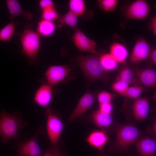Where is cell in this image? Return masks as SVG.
I'll list each match as a JSON object with an SVG mask.
<instances>
[{
	"instance_id": "obj_1",
	"label": "cell",
	"mask_w": 156,
	"mask_h": 156,
	"mask_svg": "<svg viewBox=\"0 0 156 156\" xmlns=\"http://www.w3.org/2000/svg\"><path fill=\"white\" fill-rule=\"evenodd\" d=\"M96 54L80 55L76 58L77 62L86 77L92 81L102 80L106 77V71L100 62V56Z\"/></svg>"
},
{
	"instance_id": "obj_2",
	"label": "cell",
	"mask_w": 156,
	"mask_h": 156,
	"mask_svg": "<svg viewBox=\"0 0 156 156\" xmlns=\"http://www.w3.org/2000/svg\"><path fill=\"white\" fill-rule=\"evenodd\" d=\"M22 52L28 60L29 64L36 65L39 61L38 54L40 46L39 35L31 29H26L21 37Z\"/></svg>"
},
{
	"instance_id": "obj_3",
	"label": "cell",
	"mask_w": 156,
	"mask_h": 156,
	"mask_svg": "<svg viewBox=\"0 0 156 156\" xmlns=\"http://www.w3.org/2000/svg\"><path fill=\"white\" fill-rule=\"evenodd\" d=\"M22 123L20 117L4 110L1 111L0 114V136L3 145L12 139H17L18 131Z\"/></svg>"
},
{
	"instance_id": "obj_4",
	"label": "cell",
	"mask_w": 156,
	"mask_h": 156,
	"mask_svg": "<svg viewBox=\"0 0 156 156\" xmlns=\"http://www.w3.org/2000/svg\"><path fill=\"white\" fill-rule=\"evenodd\" d=\"M140 134L139 130L134 125H127L122 126L117 131L116 144L120 148H126L135 142Z\"/></svg>"
},
{
	"instance_id": "obj_5",
	"label": "cell",
	"mask_w": 156,
	"mask_h": 156,
	"mask_svg": "<svg viewBox=\"0 0 156 156\" xmlns=\"http://www.w3.org/2000/svg\"><path fill=\"white\" fill-rule=\"evenodd\" d=\"M45 115L48 135L51 143L55 144L58 141L62 132L63 125L60 118L51 108L47 109Z\"/></svg>"
},
{
	"instance_id": "obj_6",
	"label": "cell",
	"mask_w": 156,
	"mask_h": 156,
	"mask_svg": "<svg viewBox=\"0 0 156 156\" xmlns=\"http://www.w3.org/2000/svg\"><path fill=\"white\" fill-rule=\"evenodd\" d=\"M150 11L149 5L146 1L136 0L128 6L125 15L129 19L142 20L147 18Z\"/></svg>"
},
{
	"instance_id": "obj_7",
	"label": "cell",
	"mask_w": 156,
	"mask_h": 156,
	"mask_svg": "<svg viewBox=\"0 0 156 156\" xmlns=\"http://www.w3.org/2000/svg\"><path fill=\"white\" fill-rule=\"evenodd\" d=\"M72 39L74 45L79 50L92 54H96V42L88 38L80 29H75Z\"/></svg>"
},
{
	"instance_id": "obj_8",
	"label": "cell",
	"mask_w": 156,
	"mask_h": 156,
	"mask_svg": "<svg viewBox=\"0 0 156 156\" xmlns=\"http://www.w3.org/2000/svg\"><path fill=\"white\" fill-rule=\"evenodd\" d=\"M151 49L150 45L143 37L136 41L130 57L131 63H136L146 59L149 56Z\"/></svg>"
},
{
	"instance_id": "obj_9",
	"label": "cell",
	"mask_w": 156,
	"mask_h": 156,
	"mask_svg": "<svg viewBox=\"0 0 156 156\" xmlns=\"http://www.w3.org/2000/svg\"><path fill=\"white\" fill-rule=\"evenodd\" d=\"M70 71L66 65H54L49 66L44 73L46 82L53 85L61 82Z\"/></svg>"
},
{
	"instance_id": "obj_10",
	"label": "cell",
	"mask_w": 156,
	"mask_h": 156,
	"mask_svg": "<svg viewBox=\"0 0 156 156\" xmlns=\"http://www.w3.org/2000/svg\"><path fill=\"white\" fill-rule=\"evenodd\" d=\"M40 132H38L31 138L20 144L16 156H40L41 150L37 140Z\"/></svg>"
},
{
	"instance_id": "obj_11",
	"label": "cell",
	"mask_w": 156,
	"mask_h": 156,
	"mask_svg": "<svg viewBox=\"0 0 156 156\" xmlns=\"http://www.w3.org/2000/svg\"><path fill=\"white\" fill-rule=\"evenodd\" d=\"M95 95L91 92H87L81 98L76 107L70 116L68 121H72L78 118L92 106L95 99Z\"/></svg>"
},
{
	"instance_id": "obj_12",
	"label": "cell",
	"mask_w": 156,
	"mask_h": 156,
	"mask_svg": "<svg viewBox=\"0 0 156 156\" xmlns=\"http://www.w3.org/2000/svg\"><path fill=\"white\" fill-rule=\"evenodd\" d=\"M52 86L47 82L42 83L34 95V101L37 105L44 108L48 106L52 98Z\"/></svg>"
},
{
	"instance_id": "obj_13",
	"label": "cell",
	"mask_w": 156,
	"mask_h": 156,
	"mask_svg": "<svg viewBox=\"0 0 156 156\" xmlns=\"http://www.w3.org/2000/svg\"><path fill=\"white\" fill-rule=\"evenodd\" d=\"M135 77L139 81L147 87L156 86V71L153 69L145 68L135 71Z\"/></svg>"
},
{
	"instance_id": "obj_14",
	"label": "cell",
	"mask_w": 156,
	"mask_h": 156,
	"mask_svg": "<svg viewBox=\"0 0 156 156\" xmlns=\"http://www.w3.org/2000/svg\"><path fill=\"white\" fill-rule=\"evenodd\" d=\"M149 99L147 97L135 99L133 105V111L136 119L142 120L147 117L149 112Z\"/></svg>"
},
{
	"instance_id": "obj_15",
	"label": "cell",
	"mask_w": 156,
	"mask_h": 156,
	"mask_svg": "<svg viewBox=\"0 0 156 156\" xmlns=\"http://www.w3.org/2000/svg\"><path fill=\"white\" fill-rule=\"evenodd\" d=\"M139 154L140 156H155L156 151V142L153 139L145 137L135 144Z\"/></svg>"
},
{
	"instance_id": "obj_16",
	"label": "cell",
	"mask_w": 156,
	"mask_h": 156,
	"mask_svg": "<svg viewBox=\"0 0 156 156\" xmlns=\"http://www.w3.org/2000/svg\"><path fill=\"white\" fill-rule=\"evenodd\" d=\"M6 4L11 20L16 16H22L29 20L33 18V15L29 11H25L18 2L16 0H7Z\"/></svg>"
},
{
	"instance_id": "obj_17",
	"label": "cell",
	"mask_w": 156,
	"mask_h": 156,
	"mask_svg": "<svg viewBox=\"0 0 156 156\" xmlns=\"http://www.w3.org/2000/svg\"><path fill=\"white\" fill-rule=\"evenodd\" d=\"M109 53L118 63L124 62L129 55L127 48L123 44L118 42H114L111 44Z\"/></svg>"
},
{
	"instance_id": "obj_18",
	"label": "cell",
	"mask_w": 156,
	"mask_h": 156,
	"mask_svg": "<svg viewBox=\"0 0 156 156\" xmlns=\"http://www.w3.org/2000/svg\"><path fill=\"white\" fill-rule=\"evenodd\" d=\"M107 140L108 137L104 132L95 131L89 134L86 139V141L91 146L101 150Z\"/></svg>"
},
{
	"instance_id": "obj_19",
	"label": "cell",
	"mask_w": 156,
	"mask_h": 156,
	"mask_svg": "<svg viewBox=\"0 0 156 156\" xmlns=\"http://www.w3.org/2000/svg\"><path fill=\"white\" fill-rule=\"evenodd\" d=\"M91 118L92 122L96 125L101 128L108 127L111 124L113 121L111 114L104 113L99 110L93 112Z\"/></svg>"
},
{
	"instance_id": "obj_20",
	"label": "cell",
	"mask_w": 156,
	"mask_h": 156,
	"mask_svg": "<svg viewBox=\"0 0 156 156\" xmlns=\"http://www.w3.org/2000/svg\"><path fill=\"white\" fill-rule=\"evenodd\" d=\"M55 28V25L53 21L42 19L38 23V33L44 36H50L54 32Z\"/></svg>"
},
{
	"instance_id": "obj_21",
	"label": "cell",
	"mask_w": 156,
	"mask_h": 156,
	"mask_svg": "<svg viewBox=\"0 0 156 156\" xmlns=\"http://www.w3.org/2000/svg\"><path fill=\"white\" fill-rule=\"evenodd\" d=\"M135 78V71L126 67L120 72L116 77L115 81H121L129 85L133 83Z\"/></svg>"
},
{
	"instance_id": "obj_22",
	"label": "cell",
	"mask_w": 156,
	"mask_h": 156,
	"mask_svg": "<svg viewBox=\"0 0 156 156\" xmlns=\"http://www.w3.org/2000/svg\"><path fill=\"white\" fill-rule=\"evenodd\" d=\"M99 59L102 67L106 71L114 70L118 67V63L109 53L102 55Z\"/></svg>"
},
{
	"instance_id": "obj_23",
	"label": "cell",
	"mask_w": 156,
	"mask_h": 156,
	"mask_svg": "<svg viewBox=\"0 0 156 156\" xmlns=\"http://www.w3.org/2000/svg\"><path fill=\"white\" fill-rule=\"evenodd\" d=\"M68 6L69 10L78 17L82 15L86 10L85 3L83 0H70Z\"/></svg>"
},
{
	"instance_id": "obj_24",
	"label": "cell",
	"mask_w": 156,
	"mask_h": 156,
	"mask_svg": "<svg viewBox=\"0 0 156 156\" xmlns=\"http://www.w3.org/2000/svg\"><path fill=\"white\" fill-rule=\"evenodd\" d=\"M144 87L140 86H129L122 96L136 99L145 90Z\"/></svg>"
},
{
	"instance_id": "obj_25",
	"label": "cell",
	"mask_w": 156,
	"mask_h": 156,
	"mask_svg": "<svg viewBox=\"0 0 156 156\" xmlns=\"http://www.w3.org/2000/svg\"><path fill=\"white\" fill-rule=\"evenodd\" d=\"M14 26L12 22L8 23L0 30V41H8L13 36Z\"/></svg>"
},
{
	"instance_id": "obj_26",
	"label": "cell",
	"mask_w": 156,
	"mask_h": 156,
	"mask_svg": "<svg viewBox=\"0 0 156 156\" xmlns=\"http://www.w3.org/2000/svg\"><path fill=\"white\" fill-rule=\"evenodd\" d=\"M78 21V16L69 10L60 19L61 24H64L73 28H75Z\"/></svg>"
},
{
	"instance_id": "obj_27",
	"label": "cell",
	"mask_w": 156,
	"mask_h": 156,
	"mask_svg": "<svg viewBox=\"0 0 156 156\" xmlns=\"http://www.w3.org/2000/svg\"><path fill=\"white\" fill-rule=\"evenodd\" d=\"M97 2L100 8L106 12L114 11L119 3L118 0H99Z\"/></svg>"
},
{
	"instance_id": "obj_28",
	"label": "cell",
	"mask_w": 156,
	"mask_h": 156,
	"mask_svg": "<svg viewBox=\"0 0 156 156\" xmlns=\"http://www.w3.org/2000/svg\"><path fill=\"white\" fill-rule=\"evenodd\" d=\"M116 95L105 91L101 92L97 95V99L99 104L111 103Z\"/></svg>"
},
{
	"instance_id": "obj_29",
	"label": "cell",
	"mask_w": 156,
	"mask_h": 156,
	"mask_svg": "<svg viewBox=\"0 0 156 156\" xmlns=\"http://www.w3.org/2000/svg\"><path fill=\"white\" fill-rule=\"evenodd\" d=\"M58 14L54 7L42 11V17L43 19L53 21L58 17Z\"/></svg>"
},
{
	"instance_id": "obj_30",
	"label": "cell",
	"mask_w": 156,
	"mask_h": 156,
	"mask_svg": "<svg viewBox=\"0 0 156 156\" xmlns=\"http://www.w3.org/2000/svg\"><path fill=\"white\" fill-rule=\"evenodd\" d=\"M129 86V85L125 82L115 81L112 84L111 87L114 91L122 96Z\"/></svg>"
},
{
	"instance_id": "obj_31",
	"label": "cell",
	"mask_w": 156,
	"mask_h": 156,
	"mask_svg": "<svg viewBox=\"0 0 156 156\" xmlns=\"http://www.w3.org/2000/svg\"><path fill=\"white\" fill-rule=\"evenodd\" d=\"M113 109V105L111 103L99 104V110L107 114H111Z\"/></svg>"
},
{
	"instance_id": "obj_32",
	"label": "cell",
	"mask_w": 156,
	"mask_h": 156,
	"mask_svg": "<svg viewBox=\"0 0 156 156\" xmlns=\"http://www.w3.org/2000/svg\"><path fill=\"white\" fill-rule=\"evenodd\" d=\"M39 4L42 10L50 8H54V3L51 0H41Z\"/></svg>"
},
{
	"instance_id": "obj_33",
	"label": "cell",
	"mask_w": 156,
	"mask_h": 156,
	"mask_svg": "<svg viewBox=\"0 0 156 156\" xmlns=\"http://www.w3.org/2000/svg\"><path fill=\"white\" fill-rule=\"evenodd\" d=\"M148 29L153 35H156V15H155L150 19L148 25Z\"/></svg>"
},
{
	"instance_id": "obj_34",
	"label": "cell",
	"mask_w": 156,
	"mask_h": 156,
	"mask_svg": "<svg viewBox=\"0 0 156 156\" xmlns=\"http://www.w3.org/2000/svg\"><path fill=\"white\" fill-rule=\"evenodd\" d=\"M149 56L153 64L156 66V49L155 48L151 50Z\"/></svg>"
},
{
	"instance_id": "obj_35",
	"label": "cell",
	"mask_w": 156,
	"mask_h": 156,
	"mask_svg": "<svg viewBox=\"0 0 156 156\" xmlns=\"http://www.w3.org/2000/svg\"><path fill=\"white\" fill-rule=\"evenodd\" d=\"M51 152L52 156H60L59 151L56 148H54Z\"/></svg>"
},
{
	"instance_id": "obj_36",
	"label": "cell",
	"mask_w": 156,
	"mask_h": 156,
	"mask_svg": "<svg viewBox=\"0 0 156 156\" xmlns=\"http://www.w3.org/2000/svg\"><path fill=\"white\" fill-rule=\"evenodd\" d=\"M43 156H52L51 152L47 151L43 155Z\"/></svg>"
}]
</instances>
